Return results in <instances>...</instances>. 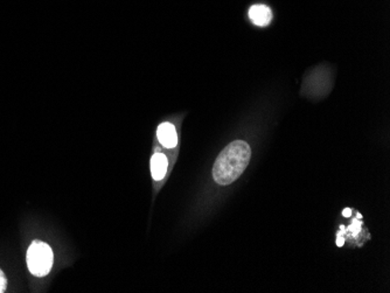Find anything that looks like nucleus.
<instances>
[{
    "mask_svg": "<svg viewBox=\"0 0 390 293\" xmlns=\"http://www.w3.org/2000/svg\"><path fill=\"white\" fill-rule=\"evenodd\" d=\"M344 243V238L342 237V235H339L337 238V247H342Z\"/></svg>",
    "mask_w": 390,
    "mask_h": 293,
    "instance_id": "obj_8",
    "label": "nucleus"
},
{
    "mask_svg": "<svg viewBox=\"0 0 390 293\" xmlns=\"http://www.w3.org/2000/svg\"><path fill=\"white\" fill-rule=\"evenodd\" d=\"M53 259V251L50 245L41 241H34L27 250L29 271L36 277H45L50 273Z\"/></svg>",
    "mask_w": 390,
    "mask_h": 293,
    "instance_id": "obj_2",
    "label": "nucleus"
},
{
    "mask_svg": "<svg viewBox=\"0 0 390 293\" xmlns=\"http://www.w3.org/2000/svg\"><path fill=\"white\" fill-rule=\"evenodd\" d=\"M361 230V223L358 222V220H354L351 226L348 227V231H351L353 234V236H356Z\"/></svg>",
    "mask_w": 390,
    "mask_h": 293,
    "instance_id": "obj_6",
    "label": "nucleus"
},
{
    "mask_svg": "<svg viewBox=\"0 0 390 293\" xmlns=\"http://www.w3.org/2000/svg\"><path fill=\"white\" fill-rule=\"evenodd\" d=\"M249 18L253 25L265 27L272 20V12L265 5H253L249 10Z\"/></svg>",
    "mask_w": 390,
    "mask_h": 293,
    "instance_id": "obj_4",
    "label": "nucleus"
},
{
    "mask_svg": "<svg viewBox=\"0 0 390 293\" xmlns=\"http://www.w3.org/2000/svg\"><path fill=\"white\" fill-rule=\"evenodd\" d=\"M251 158V149L246 141H235L227 145L215 160L213 178L215 183L227 186L237 180L246 171Z\"/></svg>",
    "mask_w": 390,
    "mask_h": 293,
    "instance_id": "obj_1",
    "label": "nucleus"
},
{
    "mask_svg": "<svg viewBox=\"0 0 390 293\" xmlns=\"http://www.w3.org/2000/svg\"><path fill=\"white\" fill-rule=\"evenodd\" d=\"M351 208H344V210H342V215H344V217H349V216H351Z\"/></svg>",
    "mask_w": 390,
    "mask_h": 293,
    "instance_id": "obj_9",
    "label": "nucleus"
},
{
    "mask_svg": "<svg viewBox=\"0 0 390 293\" xmlns=\"http://www.w3.org/2000/svg\"><path fill=\"white\" fill-rule=\"evenodd\" d=\"M356 217H358V219H361L362 217L361 214H360V213H358V216H356Z\"/></svg>",
    "mask_w": 390,
    "mask_h": 293,
    "instance_id": "obj_10",
    "label": "nucleus"
},
{
    "mask_svg": "<svg viewBox=\"0 0 390 293\" xmlns=\"http://www.w3.org/2000/svg\"><path fill=\"white\" fill-rule=\"evenodd\" d=\"M157 137L162 146L167 149H173L178 144V136H176V127L171 123H162L159 125L157 130Z\"/></svg>",
    "mask_w": 390,
    "mask_h": 293,
    "instance_id": "obj_3",
    "label": "nucleus"
},
{
    "mask_svg": "<svg viewBox=\"0 0 390 293\" xmlns=\"http://www.w3.org/2000/svg\"><path fill=\"white\" fill-rule=\"evenodd\" d=\"M6 286H8V279H6L4 272L0 270V293L4 292L5 290H6Z\"/></svg>",
    "mask_w": 390,
    "mask_h": 293,
    "instance_id": "obj_7",
    "label": "nucleus"
},
{
    "mask_svg": "<svg viewBox=\"0 0 390 293\" xmlns=\"http://www.w3.org/2000/svg\"><path fill=\"white\" fill-rule=\"evenodd\" d=\"M169 167V160L162 153H155L151 159V173L155 180H162Z\"/></svg>",
    "mask_w": 390,
    "mask_h": 293,
    "instance_id": "obj_5",
    "label": "nucleus"
}]
</instances>
